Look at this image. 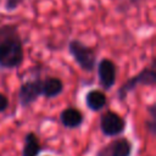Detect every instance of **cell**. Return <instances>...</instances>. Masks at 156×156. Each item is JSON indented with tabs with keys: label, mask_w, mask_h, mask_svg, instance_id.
I'll list each match as a JSON object with an SVG mask.
<instances>
[{
	"label": "cell",
	"mask_w": 156,
	"mask_h": 156,
	"mask_svg": "<svg viewBox=\"0 0 156 156\" xmlns=\"http://www.w3.org/2000/svg\"><path fill=\"white\" fill-rule=\"evenodd\" d=\"M96 69H98L99 84L102 88V91L110 90L116 84V80H117L116 63L112 60L104 57L96 63Z\"/></svg>",
	"instance_id": "cell-6"
},
{
	"label": "cell",
	"mask_w": 156,
	"mask_h": 156,
	"mask_svg": "<svg viewBox=\"0 0 156 156\" xmlns=\"http://www.w3.org/2000/svg\"><path fill=\"white\" fill-rule=\"evenodd\" d=\"M99 127L105 136L117 138L126 130L127 122L119 113L112 110H107L101 113L99 119Z\"/></svg>",
	"instance_id": "cell-4"
},
{
	"label": "cell",
	"mask_w": 156,
	"mask_h": 156,
	"mask_svg": "<svg viewBox=\"0 0 156 156\" xmlns=\"http://www.w3.org/2000/svg\"><path fill=\"white\" fill-rule=\"evenodd\" d=\"M133 143L127 136H117L108 144L100 147L96 156H132Z\"/></svg>",
	"instance_id": "cell-7"
},
{
	"label": "cell",
	"mask_w": 156,
	"mask_h": 156,
	"mask_svg": "<svg viewBox=\"0 0 156 156\" xmlns=\"http://www.w3.org/2000/svg\"><path fill=\"white\" fill-rule=\"evenodd\" d=\"M9 106H10V101H9V98H7L5 94L0 93V113L5 112V111L9 108Z\"/></svg>",
	"instance_id": "cell-14"
},
{
	"label": "cell",
	"mask_w": 156,
	"mask_h": 156,
	"mask_svg": "<svg viewBox=\"0 0 156 156\" xmlns=\"http://www.w3.org/2000/svg\"><path fill=\"white\" fill-rule=\"evenodd\" d=\"M24 0H5L4 2V9L6 11H15L21 4H23Z\"/></svg>",
	"instance_id": "cell-12"
},
{
	"label": "cell",
	"mask_w": 156,
	"mask_h": 156,
	"mask_svg": "<svg viewBox=\"0 0 156 156\" xmlns=\"http://www.w3.org/2000/svg\"><path fill=\"white\" fill-rule=\"evenodd\" d=\"M24 60L23 41L18 27L12 23L0 26V68L13 69L20 67Z\"/></svg>",
	"instance_id": "cell-1"
},
{
	"label": "cell",
	"mask_w": 156,
	"mask_h": 156,
	"mask_svg": "<svg viewBox=\"0 0 156 156\" xmlns=\"http://www.w3.org/2000/svg\"><path fill=\"white\" fill-rule=\"evenodd\" d=\"M41 152V144L39 136L34 132H27L23 139L22 156H39Z\"/></svg>",
	"instance_id": "cell-11"
},
{
	"label": "cell",
	"mask_w": 156,
	"mask_h": 156,
	"mask_svg": "<svg viewBox=\"0 0 156 156\" xmlns=\"http://www.w3.org/2000/svg\"><path fill=\"white\" fill-rule=\"evenodd\" d=\"M87 107L93 112H99L104 110L107 105V96L105 91L100 89H90L84 98Z\"/></svg>",
	"instance_id": "cell-10"
},
{
	"label": "cell",
	"mask_w": 156,
	"mask_h": 156,
	"mask_svg": "<svg viewBox=\"0 0 156 156\" xmlns=\"http://www.w3.org/2000/svg\"><path fill=\"white\" fill-rule=\"evenodd\" d=\"M145 128L151 135H155V133H156V117H150L149 119H146L145 121Z\"/></svg>",
	"instance_id": "cell-13"
},
{
	"label": "cell",
	"mask_w": 156,
	"mask_h": 156,
	"mask_svg": "<svg viewBox=\"0 0 156 156\" xmlns=\"http://www.w3.org/2000/svg\"><path fill=\"white\" fill-rule=\"evenodd\" d=\"M128 1H129L132 5H136V4H138V2H140L141 0H128Z\"/></svg>",
	"instance_id": "cell-15"
},
{
	"label": "cell",
	"mask_w": 156,
	"mask_h": 156,
	"mask_svg": "<svg viewBox=\"0 0 156 156\" xmlns=\"http://www.w3.org/2000/svg\"><path fill=\"white\" fill-rule=\"evenodd\" d=\"M60 123L67 129H77L84 122L83 112L73 106H68L60 112Z\"/></svg>",
	"instance_id": "cell-8"
},
{
	"label": "cell",
	"mask_w": 156,
	"mask_h": 156,
	"mask_svg": "<svg viewBox=\"0 0 156 156\" xmlns=\"http://www.w3.org/2000/svg\"><path fill=\"white\" fill-rule=\"evenodd\" d=\"M41 78L34 77L33 79H28L23 82L18 88V104L21 107L27 108L30 105H33L39 96H41Z\"/></svg>",
	"instance_id": "cell-5"
},
{
	"label": "cell",
	"mask_w": 156,
	"mask_h": 156,
	"mask_svg": "<svg viewBox=\"0 0 156 156\" xmlns=\"http://www.w3.org/2000/svg\"><path fill=\"white\" fill-rule=\"evenodd\" d=\"M156 84V71H155V61L152 60L150 67H144L139 73L130 77L126 80L117 90V99L119 101H124L132 91L136 89L138 85H146V87H155Z\"/></svg>",
	"instance_id": "cell-3"
},
{
	"label": "cell",
	"mask_w": 156,
	"mask_h": 156,
	"mask_svg": "<svg viewBox=\"0 0 156 156\" xmlns=\"http://www.w3.org/2000/svg\"><path fill=\"white\" fill-rule=\"evenodd\" d=\"M63 88L65 85L61 78L49 76L41 80V96L46 99H54L62 94Z\"/></svg>",
	"instance_id": "cell-9"
},
{
	"label": "cell",
	"mask_w": 156,
	"mask_h": 156,
	"mask_svg": "<svg viewBox=\"0 0 156 156\" xmlns=\"http://www.w3.org/2000/svg\"><path fill=\"white\" fill-rule=\"evenodd\" d=\"M67 48L74 62L84 72L95 71L98 63V55H96V50L93 46H89L78 39H72L68 41Z\"/></svg>",
	"instance_id": "cell-2"
}]
</instances>
